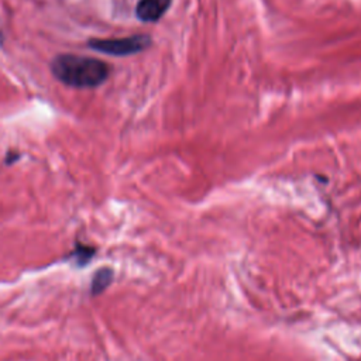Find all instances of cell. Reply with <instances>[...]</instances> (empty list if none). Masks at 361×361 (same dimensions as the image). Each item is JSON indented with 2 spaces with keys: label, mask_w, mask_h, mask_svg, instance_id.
<instances>
[{
  "label": "cell",
  "mask_w": 361,
  "mask_h": 361,
  "mask_svg": "<svg viewBox=\"0 0 361 361\" xmlns=\"http://www.w3.org/2000/svg\"><path fill=\"white\" fill-rule=\"evenodd\" d=\"M54 76L71 87L90 89L102 85L110 73V66L96 58L62 54L51 63Z\"/></svg>",
  "instance_id": "1"
},
{
  "label": "cell",
  "mask_w": 361,
  "mask_h": 361,
  "mask_svg": "<svg viewBox=\"0 0 361 361\" xmlns=\"http://www.w3.org/2000/svg\"><path fill=\"white\" fill-rule=\"evenodd\" d=\"M148 35H131L124 38H113V39H92L89 41V47L97 52L114 55V56H126L144 51L149 47Z\"/></svg>",
  "instance_id": "2"
},
{
  "label": "cell",
  "mask_w": 361,
  "mask_h": 361,
  "mask_svg": "<svg viewBox=\"0 0 361 361\" xmlns=\"http://www.w3.org/2000/svg\"><path fill=\"white\" fill-rule=\"evenodd\" d=\"M171 0H140L135 7L137 17L144 23L159 20L168 10Z\"/></svg>",
  "instance_id": "3"
},
{
  "label": "cell",
  "mask_w": 361,
  "mask_h": 361,
  "mask_svg": "<svg viewBox=\"0 0 361 361\" xmlns=\"http://www.w3.org/2000/svg\"><path fill=\"white\" fill-rule=\"evenodd\" d=\"M113 279V271L110 268H100L97 272L93 275L92 279V293L99 295L102 293L111 282Z\"/></svg>",
  "instance_id": "4"
}]
</instances>
